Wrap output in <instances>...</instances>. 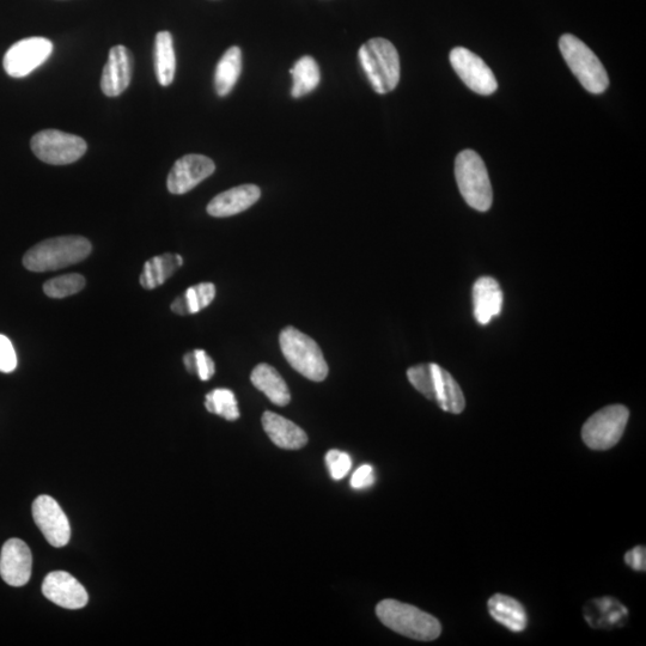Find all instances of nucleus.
Listing matches in <instances>:
<instances>
[{
    "label": "nucleus",
    "instance_id": "2f4dec72",
    "mask_svg": "<svg viewBox=\"0 0 646 646\" xmlns=\"http://www.w3.org/2000/svg\"><path fill=\"white\" fill-rule=\"evenodd\" d=\"M17 368V356L8 337L0 334V371L2 373H12Z\"/></svg>",
    "mask_w": 646,
    "mask_h": 646
},
{
    "label": "nucleus",
    "instance_id": "6e6552de",
    "mask_svg": "<svg viewBox=\"0 0 646 646\" xmlns=\"http://www.w3.org/2000/svg\"><path fill=\"white\" fill-rule=\"evenodd\" d=\"M630 411L623 405L602 408L583 425L582 438L593 450H608L617 446L623 437Z\"/></svg>",
    "mask_w": 646,
    "mask_h": 646
},
{
    "label": "nucleus",
    "instance_id": "20e7f679",
    "mask_svg": "<svg viewBox=\"0 0 646 646\" xmlns=\"http://www.w3.org/2000/svg\"><path fill=\"white\" fill-rule=\"evenodd\" d=\"M359 62L377 94L393 91L400 82V58L392 42L376 38L361 47Z\"/></svg>",
    "mask_w": 646,
    "mask_h": 646
},
{
    "label": "nucleus",
    "instance_id": "ddd939ff",
    "mask_svg": "<svg viewBox=\"0 0 646 646\" xmlns=\"http://www.w3.org/2000/svg\"><path fill=\"white\" fill-rule=\"evenodd\" d=\"M216 166L211 158L203 155H187L176 161L168 175L170 193L185 194L197 187L213 173Z\"/></svg>",
    "mask_w": 646,
    "mask_h": 646
},
{
    "label": "nucleus",
    "instance_id": "473e14b6",
    "mask_svg": "<svg viewBox=\"0 0 646 646\" xmlns=\"http://www.w3.org/2000/svg\"><path fill=\"white\" fill-rule=\"evenodd\" d=\"M375 471L374 467L370 465H364L359 467L355 473H353L351 478V486L356 490L368 489L375 484Z\"/></svg>",
    "mask_w": 646,
    "mask_h": 646
},
{
    "label": "nucleus",
    "instance_id": "f257e3e1",
    "mask_svg": "<svg viewBox=\"0 0 646 646\" xmlns=\"http://www.w3.org/2000/svg\"><path fill=\"white\" fill-rule=\"evenodd\" d=\"M411 385L426 399L435 401L444 412L460 414L466 400L462 389L446 369L435 363L419 364L407 370Z\"/></svg>",
    "mask_w": 646,
    "mask_h": 646
},
{
    "label": "nucleus",
    "instance_id": "0eeeda50",
    "mask_svg": "<svg viewBox=\"0 0 646 646\" xmlns=\"http://www.w3.org/2000/svg\"><path fill=\"white\" fill-rule=\"evenodd\" d=\"M560 52L566 64L591 94H602L608 88L609 78L600 59L575 35L564 34L559 40Z\"/></svg>",
    "mask_w": 646,
    "mask_h": 646
},
{
    "label": "nucleus",
    "instance_id": "393cba45",
    "mask_svg": "<svg viewBox=\"0 0 646 646\" xmlns=\"http://www.w3.org/2000/svg\"><path fill=\"white\" fill-rule=\"evenodd\" d=\"M154 59L158 82L163 87H168L173 83L176 72L173 36L169 32H160L156 35Z\"/></svg>",
    "mask_w": 646,
    "mask_h": 646
},
{
    "label": "nucleus",
    "instance_id": "c85d7f7f",
    "mask_svg": "<svg viewBox=\"0 0 646 646\" xmlns=\"http://www.w3.org/2000/svg\"><path fill=\"white\" fill-rule=\"evenodd\" d=\"M85 286V279L81 274H65L48 280L44 285L45 294L51 298H65L78 294Z\"/></svg>",
    "mask_w": 646,
    "mask_h": 646
},
{
    "label": "nucleus",
    "instance_id": "412c9836",
    "mask_svg": "<svg viewBox=\"0 0 646 646\" xmlns=\"http://www.w3.org/2000/svg\"><path fill=\"white\" fill-rule=\"evenodd\" d=\"M491 617L510 631L520 633L527 629L526 609L520 601L503 594H496L487 602Z\"/></svg>",
    "mask_w": 646,
    "mask_h": 646
},
{
    "label": "nucleus",
    "instance_id": "9d476101",
    "mask_svg": "<svg viewBox=\"0 0 646 646\" xmlns=\"http://www.w3.org/2000/svg\"><path fill=\"white\" fill-rule=\"evenodd\" d=\"M53 53V44L46 38L23 39L16 42L5 53L3 65L9 76L23 78L44 64Z\"/></svg>",
    "mask_w": 646,
    "mask_h": 646
},
{
    "label": "nucleus",
    "instance_id": "f3484780",
    "mask_svg": "<svg viewBox=\"0 0 646 646\" xmlns=\"http://www.w3.org/2000/svg\"><path fill=\"white\" fill-rule=\"evenodd\" d=\"M261 197V191L255 185H242L218 194L207 205V212L212 217L224 218L239 215L252 207Z\"/></svg>",
    "mask_w": 646,
    "mask_h": 646
},
{
    "label": "nucleus",
    "instance_id": "7c9ffc66",
    "mask_svg": "<svg viewBox=\"0 0 646 646\" xmlns=\"http://www.w3.org/2000/svg\"><path fill=\"white\" fill-rule=\"evenodd\" d=\"M326 465L329 474L334 480H341L349 474L352 467V460L349 454L340 450H329L326 455Z\"/></svg>",
    "mask_w": 646,
    "mask_h": 646
},
{
    "label": "nucleus",
    "instance_id": "6ab92c4d",
    "mask_svg": "<svg viewBox=\"0 0 646 646\" xmlns=\"http://www.w3.org/2000/svg\"><path fill=\"white\" fill-rule=\"evenodd\" d=\"M262 426L271 441L285 450H298L307 446L308 436L291 420L267 411L262 416Z\"/></svg>",
    "mask_w": 646,
    "mask_h": 646
},
{
    "label": "nucleus",
    "instance_id": "c756f323",
    "mask_svg": "<svg viewBox=\"0 0 646 646\" xmlns=\"http://www.w3.org/2000/svg\"><path fill=\"white\" fill-rule=\"evenodd\" d=\"M184 364L188 373L198 375L201 381L211 380L216 373L215 362L204 350L187 352Z\"/></svg>",
    "mask_w": 646,
    "mask_h": 646
},
{
    "label": "nucleus",
    "instance_id": "9b49d317",
    "mask_svg": "<svg viewBox=\"0 0 646 646\" xmlns=\"http://www.w3.org/2000/svg\"><path fill=\"white\" fill-rule=\"evenodd\" d=\"M450 63L463 83L479 95H492L498 82L489 66L477 54L467 48L456 47L450 52Z\"/></svg>",
    "mask_w": 646,
    "mask_h": 646
},
{
    "label": "nucleus",
    "instance_id": "a211bd4d",
    "mask_svg": "<svg viewBox=\"0 0 646 646\" xmlns=\"http://www.w3.org/2000/svg\"><path fill=\"white\" fill-rule=\"evenodd\" d=\"M503 291L496 279L479 278L473 286V308L475 319L480 325H487L502 312Z\"/></svg>",
    "mask_w": 646,
    "mask_h": 646
},
{
    "label": "nucleus",
    "instance_id": "423d86ee",
    "mask_svg": "<svg viewBox=\"0 0 646 646\" xmlns=\"http://www.w3.org/2000/svg\"><path fill=\"white\" fill-rule=\"evenodd\" d=\"M279 345L286 361L308 380L322 382L328 365L318 343L295 327H286L279 335Z\"/></svg>",
    "mask_w": 646,
    "mask_h": 646
},
{
    "label": "nucleus",
    "instance_id": "1a4fd4ad",
    "mask_svg": "<svg viewBox=\"0 0 646 646\" xmlns=\"http://www.w3.org/2000/svg\"><path fill=\"white\" fill-rule=\"evenodd\" d=\"M30 145L40 161L53 164V166H66V164L75 163L84 156L88 149L83 138L58 130H45L36 133Z\"/></svg>",
    "mask_w": 646,
    "mask_h": 646
},
{
    "label": "nucleus",
    "instance_id": "7ed1b4c3",
    "mask_svg": "<svg viewBox=\"0 0 646 646\" xmlns=\"http://www.w3.org/2000/svg\"><path fill=\"white\" fill-rule=\"evenodd\" d=\"M376 615L388 629L416 641H435L442 633L440 620L407 603L383 600L376 607Z\"/></svg>",
    "mask_w": 646,
    "mask_h": 646
},
{
    "label": "nucleus",
    "instance_id": "dca6fc26",
    "mask_svg": "<svg viewBox=\"0 0 646 646\" xmlns=\"http://www.w3.org/2000/svg\"><path fill=\"white\" fill-rule=\"evenodd\" d=\"M133 58L129 48L114 46L109 51L108 62L103 69L101 89L109 97H117L130 87Z\"/></svg>",
    "mask_w": 646,
    "mask_h": 646
},
{
    "label": "nucleus",
    "instance_id": "a878e982",
    "mask_svg": "<svg viewBox=\"0 0 646 646\" xmlns=\"http://www.w3.org/2000/svg\"><path fill=\"white\" fill-rule=\"evenodd\" d=\"M216 297V286L212 283H201L191 286L185 294L172 303V310L178 315H191L201 312L210 306Z\"/></svg>",
    "mask_w": 646,
    "mask_h": 646
},
{
    "label": "nucleus",
    "instance_id": "f03ea898",
    "mask_svg": "<svg viewBox=\"0 0 646 646\" xmlns=\"http://www.w3.org/2000/svg\"><path fill=\"white\" fill-rule=\"evenodd\" d=\"M91 249V243L82 236L54 237L30 248L23 265L32 272L57 271L87 259Z\"/></svg>",
    "mask_w": 646,
    "mask_h": 646
},
{
    "label": "nucleus",
    "instance_id": "bb28decb",
    "mask_svg": "<svg viewBox=\"0 0 646 646\" xmlns=\"http://www.w3.org/2000/svg\"><path fill=\"white\" fill-rule=\"evenodd\" d=\"M290 73L294 77L291 95L295 99H300V97L312 93L318 88L321 81L320 67L313 57H302L292 67Z\"/></svg>",
    "mask_w": 646,
    "mask_h": 646
},
{
    "label": "nucleus",
    "instance_id": "2eb2a0df",
    "mask_svg": "<svg viewBox=\"0 0 646 646\" xmlns=\"http://www.w3.org/2000/svg\"><path fill=\"white\" fill-rule=\"evenodd\" d=\"M46 599L66 609H81L87 606V590L75 577L64 571L51 572L42 583Z\"/></svg>",
    "mask_w": 646,
    "mask_h": 646
},
{
    "label": "nucleus",
    "instance_id": "5701e85b",
    "mask_svg": "<svg viewBox=\"0 0 646 646\" xmlns=\"http://www.w3.org/2000/svg\"><path fill=\"white\" fill-rule=\"evenodd\" d=\"M184 265V259L178 254H163L145 262L140 284L146 290H154L163 285Z\"/></svg>",
    "mask_w": 646,
    "mask_h": 646
},
{
    "label": "nucleus",
    "instance_id": "72a5a7b5",
    "mask_svg": "<svg viewBox=\"0 0 646 646\" xmlns=\"http://www.w3.org/2000/svg\"><path fill=\"white\" fill-rule=\"evenodd\" d=\"M625 562L636 571L646 570V550L644 546H637L626 553Z\"/></svg>",
    "mask_w": 646,
    "mask_h": 646
},
{
    "label": "nucleus",
    "instance_id": "4be33fe9",
    "mask_svg": "<svg viewBox=\"0 0 646 646\" xmlns=\"http://www.w3.org/2000/svg\"><path fill=\"white\" fill-rule=\"evenodd\" d=\"M253 386L264 393L274 405L283 407L289 404L291 394L288 385L278 371L271 365L262 363L252 371Z\"/></svg>",
    "mask_w": 646,
    "mask_h": 646
},
{
    "label": "nucleus",
    "instance_id": "39448f33",
    "mask_svg": "<svg viewBox=\"0 0 646 646\" xmlns=\"http://www.w3.org/2000/svg\"><path fill=\"white\" fill-rule=\"evenodd\" d=\"M457 186L472 209L486 212L491 209L493 192L489 173L483 158L473 150L460 152L455 161Z\"/></svg>",
    "mask_w": 646,
    "mask_h": 646
},
{
    "label": "nucleus",
    "instance_id": "4468645a",
    "mask_svg": "<svg viewBox=\"0 0 646 646\" xmlns=\"http://www.w3.org/2000/svg\"><path fill=\"white\" fill-rule=\"evenodd\" d=\"M33 556L26 542L6 541L0 553V576L11 587H23L32 577Z\"/></svg>",
    "mask_w": 646,
    "mask_h": 646
},
{
    "label": "nucleus",
    "instance_id": "cd10ccee",
    "mask_svg": "<svg viewBox=\"0 0 646 646\" xmlns=\"http://www.w3.org/2000/svg\"><path fill=\"white\" fill-rule=\"evenodd\" d=\"M206 410L217 416L235 422L240 418L239 405H237L236 396L229 389H215L206 395Z\"/></svg>",
    "mask_w": 646,
    "mask_h": 646
},
{
    "label": "nucleus",
    "instance_id": "f8f14e48",
    "mask_svg": "<svg viewBox=\"0 0 646 646\" xmlns=\"http://www.w3.org/2000/svg\"><path fill=\"white\" fill-rule=\"evenodd\" d=\"M33 517L48 544L58 548L69 544L70 522L56 499L50 496L36 498L33 503Z\"/></svg>",
    "mask_w": 646,
    "mask_h": 646
},
{
    "label": "nucleus",
    "instance_id": "aec40b11",
    "mask_svg": "<svg viewBox=\"0 0 646 646\" xmlns=\"http://www.w3.org/2000/svg\"><path fill=\"white\" fill-rule=\"evenodd\" d=\"M584 618L594 629L611 630L614 627H621L625 624L629 611L612 597H602L588 602L584 607Z\"/></svg>",
    "mask_w": 646,
    "mask_h": 646
},
{
    "label": "nucleus",
    "instance_id": "b1692460",
    "mask_svg": "<svg viewBox=\"0 0 646 646\" xmlns=\"http://www.w3.org/2000/svg\"><path fill=\"white\" fill-rule=\"evenodd\" d=\"M242 72V52L239 47L229 48L219 60L215 72V89L218 96L231 93Z\"/></svg>",
    "mask_w": 646,
    "mask_h": 646
}]
</instances>
